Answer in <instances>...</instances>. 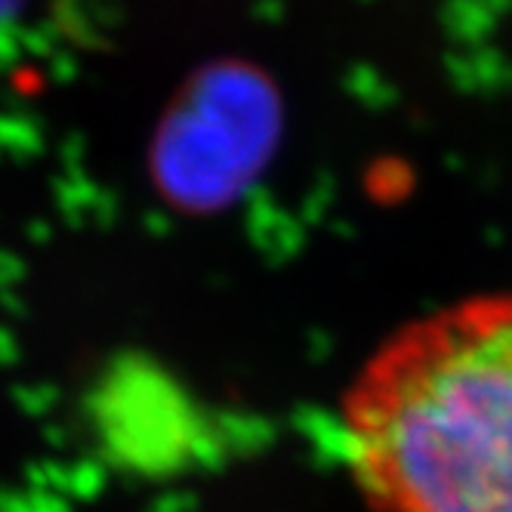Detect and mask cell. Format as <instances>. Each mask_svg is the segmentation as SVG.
Listing matches in <instances>:
<instances>
[{"instance_id":"obj_1","label":"cell","mask_w":512,"mask_h":512,"mask_svg":"<svg viewBox=\"0 0 512 512\" xmlns=\"http://www.w3.org/2000/svg\"><path fill=\"white\" fill-rule=\"evenodd\" d=\"M340 442L374 512H512V294L398 327L352 377Z\"/></svg>"}]
</instances>
